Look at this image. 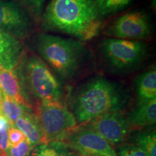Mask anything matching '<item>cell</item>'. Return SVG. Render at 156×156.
<instances>
[{
  "mask_svg": "<svg viewBox=\"0 0 156 156\" xmlns=\"http://www.w3.org/2000/svg\"><path fill=\"white\" fill-rule=\"evenodd\" d=\"M34 110L42 133V145L62 141L77 126L71 112L60 102L40 103Z\"/></svg>",
  "mask_w": 156,
  "mask_h": 156,
  "instance_id": "obj_6",
  "label": "cell"
},
{
  "mask_svg": "<svg viewBox=\"0 0 156 156\" xmlns=\"http://www.w3.org/2000/svg\"><path fill=\"white\" fill-rule=\"evenodd\" d=\"M0 156H7V155H5V154L2 153L1 152H0Z\"/></svg>",
  "mask_w": 156,
  "mask_h": 156,
  "instance_id": "obj_29",
  "label": "cell"
},
{
  "mask_svg": "<svg viewBox=\"0 0 156 156\" xmlns=\"http://www.w3.org/2000/svg\"><path fill=\"white\" fill-rule=\"evenodd\" d=\"M133 2L134 0H95L101 18L119 12Z\"/></svg>",
  "mask_w": 156,
  "mask_h": 156,
  "instance_id": "obj_17",
  "label": "cell"
},
{
  "mask_svg": "<svg viewBox=\"0 0 156 156\" xmlns=\"http://www.w3.org/2000/svg\"><path fill=\"white\" fill-rule=\"evenodd\" d=\"M8 137L10 146L17 145L25 139V136L23 132L14 126H10L9 128Z\"/></svg>",
  "mask_w": 156,
  "mask_h": 156,
  "instance_id": "obj_24",
  "label": "cell"
},
{
  "mask_svg": "<svg viewBox=\"0 0 156 156\" xmlns=\"http://www.w3.org/2000/svg\"><path fill=\"white\" fill-rule=\"evenodd\" d=\"M8 129H0V152L5 155H7V151L10 147L8 137Z\"/></svg>",
  "mask_w": 156,
  "mask_h": 156,
  "instance_id": "obj_25",
  "label": "cell"
},
{
  "mask_svg": "<svg viewBox=\"0 0 156 156\" xmlns=\"http://www.w3.org/2000/svg\"><path fill=\"white\" fill-rule=\"evenodd\" d=\"M15 70L32 108L43 103H61L64 95L62 81L38 56L23 58Z\"/></svg>",
  "mask_w": 156,
  "mask_h": 156,
  "instance_id": "obj_4",
  "label": "cell"
},
{
  "mask_svg": "<svg viewBox=\"0 0 156 156\" xmlns=\"http://www.w3.org/2000/svg\"><path fill=\"white\" fill-rule=\"evenodd\" d=\"M24 48L20 40L0 30V68L13 70L23 58Z\"/></svg>",
  "mask_w": 156,
  "mask_h": 156,
  "instance_id": "obj_11",
  "label": "cell"
},
{
  "mask_svg": "<svg viewBox=\"0 0 156 156\" xmlns=\"http://www.w3.org/2000/svg\"><path fill=\"white\" fill-rule=\"evenodd\" d=\"M137 103L149 102L156 98V70L153 67L142 73L135 80Z\"/></svg>",
  "mask_w": 156,
  "mask_h": 156,
  "instance_id": "obj_14",
  "label": "cell"
},
{
  "mask_svg": "<svg viewBox=\"0 0 156 156\" xmlns=\"http://www.w3.org/2000/svg\"><path fill=\"white\" fill-rule=\"evenodd\" d=\"M34 45L39 57L61 81L75 80L91 62L90 51L77 39L41 33Z\"/></svg>",
  "mask_w": 156,
  "mask_h": 156,
  "instance_id": "obj_2",
  "label": "cell"
},
{
  "mask_svg": "<svg viewBox=\"0 0 156 156\" xmlns=\"http://www.w3.org/2000/svg\"><path fill=\"white\" fill-rule=\"evenodd\" d=\"M10 126L11 124L8 119L6 118L5 115H4L2 113L1 111H0V129H9L10 127Z\"/></svg>",
  "mask_w": 156,
  "mask_h": 156,
  "instance_id": "obj_26",
  "label": "cell"
},
{
  "mask_svg": "<svg viewBox=\"0 0 156 156\" xmlns=\"http://www.w3.org/2000/svg\"><path fill=\"white\" fill-rule=\"evenodd\" d=\"M113 145L124 143L133 131L124 111L109 112L85 124Z\"/></svg>",
  "mask_w": 156,
  "mask_h": 156,
  "instance_id": "obj_9",
  "label": "cell"
},
{
  "mask_svg": "<svg viewBox=\"0 0 156 156\" xmlns=\"http://www.w3.org/2000/svg\"><path fill=\"white\" fill-rule=\"evenodd\" d=\"M55 142L78 155L117 156L114 147L86 125L77 126L63 140Z\"/></svg>",
  "mask_w": 156,
  "mask_h": 156,
  "instance_id": "obj_7",
  "label": "cell"
},
{
  "mask_svg": "<svg viewBox=\"0 0 156 156\" xmlns=\"http://www.w3.org/2000/svg\"><path fill=\"white\" fill-rule=\"evenodd\" d=\"M117 156H148L144 150L134 143H122L118 147Z\"/></svg>",
  "mask_w": 156,
  "mask_h": 156,
  "instance_id": "obj_20",
  "label": "cell"
},
{
  "mask_svg": "<svg viewBox=\"0 0 156 156\" xmlns=\"http://www.w3.org/2000/svg\"><path fill=\"white\" fill-rule=\"evenodd\" d=\"M35 17H41L46 0H20Z\"/></svg>",
  "mask_w": 156,
  "mask_h": 156,
  "instance_id": "obj_22",
  "label": "cell"
},
{
  "mask_svg": "<svg viewBox=\"0 0 156 156\" xmlns=\"http://www.w3.org/2000/svg\"><path fill=\"white\" fill-rule=\"evenodd\" d=\"M33 156H75V154L69 153L57 142H51L48 145H39L34 148Z\"/></svg>",
  "mask_w": 156,
  "mask_h": 156,
  "instance_id": "obj_19",
  "label": "cell"
},
{
  "mask_svg": "<svg viewBox=\"0 0 156 156\" xmlns=\"http://www.w3.org/2000/svg\"><path fill=\"white\" fill-rule=\"evenodd\" d=\"M127 119L133 130L154 125L156 122V98L149 102L137 103Z\"/></svg>",
  "mask_w": 156,
  "mask_h": 156,
  "instance_id": "obj_13",
  "label": "cell"
},
{
  "mask_svg": "<svg viewBox=\"0 0 156 156\" xmlns=\"http://www.w3.org/2000/svg\"><path fill=\"white\" fill-rule=\"evenodd\" d=\"M103 23L101 21V19L99 20L96 21L94 23H93L87 29L85 34H83V37H82L80 41H89L90 39L94 38V37L97 36L101 32V28H102Z\"/></svg>",
  "mask_w": 156,
  "mask_h": 156,
  "instance_id": "obj_23",
  "label": "cell"
},
{
  "mask_svg": "<svg viewBox=\"0 0 156 156\" xmlns=\"http://www.w3.org/2000/svg\"><path fill=\"white\" fill-rule=\"evenodd\" d=\"M152 23L145 11L133 10L118 17L105 29L104 34L114 38L140 41L152 34Z\"/></svg>",
  "mask_w": 156,
  "mask_h": 156,
  "instance_id": "obj_8",
  "label": "cell"
},
{
  "mask_svg": "<svg viewBox=\"0 0 156 156\" xmlns=\"http://www.w3.org/2000/svg\"><path fill=\"white\" fill-rule=\"evenodd\" d=\"M2 93L1 90H0V104H1V101H2Z\"/></svg>",
  "mask_w": 156,
  "mask_h": 156,
  "instance_id": "obj_27",
  "label": "cell"
},
{
  "mask_svg": "<svg viewBox=\"0 0 156 156\" xmlns=\"http://www.w3.org/2000/svg\"><path fill=\"white\" fill-rule=\"evenodd\" d=\"M129 99V90L122 84L95 77L74 90L69 110L77 126H82L107 113L124 111Z\"/></svg>",
  "mask_w": 156,
  "mask_h": 156,
  "instance_id": "obj_1",
  "label": "cell"
},
{
  "mask_svg": "<svg viewBox=\"0 0 156 156\" xmlns=\"http://www.w3.org/2000/svg\"><path fill=\"white\" fill-rule=\"evenodd\" d=\"M31 110L32 108L19 104L16 101L2 93V98L0 104V111L8 119L11 126H14L15 122L20 117Z\"/></svg>",
  "mask_w": 156,
  "mask_h": 156,
  "instance_id": "obj_16",
  "label": "cell"
},
{
  "mask_svg": "<svg viewBox=\"0 0 156 156\" xmlns=\"http://www.w3.org/2000/svg\"><path fill=\"white\" fill-rule=\"evenodd\" d=\"M134 144L140 146L148 156H156V136L155 130L138 133L134 137Z\"/></svg>",
  "mask_w": 156,
  "mask_h": 156,
  "instance_id": "obj_18",
  "label": "cell"
},
{
  "mask_svg": "<svg viewBox=\"0 0 156 156\" xmlns=\"http://www.w3.org/2000/svg\"><path fill=\"white\" fill-rule=\"evenodd\" d=\"M34 147L28 140L25 139L17 145L10 146L7 151V156H28Z\"/></svg>",
  "mask_w": 156,
  "mask_h": 156,
  "instance_id": "obj_21",
  "label": "cell"
},
{
  "mask_svg": "<svg viewBox=\"0 0 156 156\" xmlns=\"http://www.w3.org/2000/svg\"><path fill=\"white\" fill-rule=\"evenodd\" d=\"M75 156H87V155H75ZM87 156H108V155H87Z\"/></svg>",
  "mask_w": 156,
  "mask_h": 156,
  "instance_id": "obj_28",
  "label": "cell"
},
{
  "mask_svg": "<svg viewBox=\"0 0 156 156\" xmlns=\"http://www.w3.org/2000/svg\"><path fill=\"white\" fill-rule=\"evenodd\" d=\"M41 17L44 30L80 41L87 29L101 20L95 0H50Z\"/></svg>",
  "mask_w": 156,
  "mask_h": 156,
  "instance_id": "obj_3",
  "label": "cell"
},
{
  "mask_svg": "<svg viewBox=\"0 0 156 156\" xmlns=\"http://www.w3.org/2000/svg\"><path fill=\"white\" fill-rule=\"evenodd\" d=\"M34 24L28 12L10 1L0 0V30L20 39L32 32Z\"/></svg>",
  "mask_w": 156,
  "mask_h": 156,
  "instance_id": "obj_10",
  "label": "cell"
},
{
  "mask_svg": "<svg viewBox=\"0 0 156 156\" xmlns=\"http://www.w3.org/2000/svg\"><path fill=\"white\" fill-rule=\"evenodd\" d=\"M14 126L20 130L33 147L42 145V133L34 112H28L15 122Z\"/></svg>",
  "mask_w": 156,
  "mask_h": 156,
  "instance_id": "obj_15",
  "label": "cell"
},
{
  "mask_svg": "<svg viewBox=\"0 0 156 156\" xmlns=\"http://www.w3.org/2000/svg\"><path fill=\"white\" fill-rule=\"evenodd\" d=\"M0 90L2 93L19 104L32 108L25 99L15 69L5 70L0 68Z\"/></svg>",
  "mask_w": 156,
  "mask_h": 156,
  "instance_id": "obj_12",
  "label": "cell"
},
{
  "mask_svg": "<svg viewBox=\"0 0 156 156\" xmlns=\"http://www.w3.org/2000/svg\"><path fill=\"white\" fill-rule=\"evenodd\" d=\"M148 46L141 41L106 38L98 45L102 64L112 75L124 76L135 72L148 56Z\"/></svg>",
  "mask_w": 156,
  "mask_h": 156,
  "instance_id": "obj_5",
  "label": "cell"
}]
</instances>
